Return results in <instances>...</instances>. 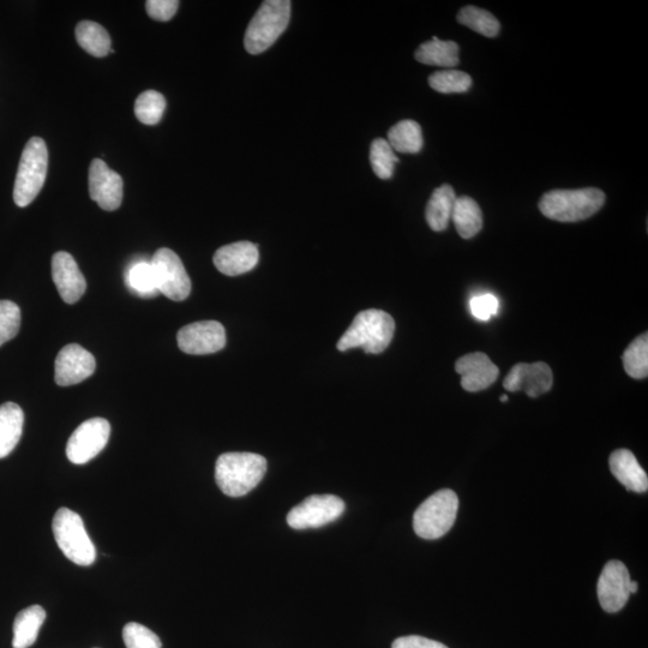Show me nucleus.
<instances>
[{"mask_svg":"<svg viewBox=\"0 0 648 648\" xmlns=\"http://www.w3.org/2000/svg\"><path fill=\"white\" fill-rule=\"evenodd\" d=\"M267 472V460L255 453H226L215 465L220 490L230 497H242L254 490Z\"/></svg>","mask_w":648,"mask_h":648,"instance_id":"f257e3e1","label":"nucleus"},{"mask_svg":"<svg viewBox=\"0 0 648 648\" xmlns=\"http://www.w3.org/2000/svg\"><path fill=\"white\" fill-rule=\"evenodd\" d=\"M395 321L386 311L370 309L359 312L338 341V350L363 348L366 353L380 354L387 350L394 338Z\"/></svg>","mask_w":648,"mask_h":648,"instance_id":"f03ea898","label":"nucleus"},{"mask_svg":"<svg viewBox=\"0 0 648 648\" xmlns=\"http://www.w3.org/2000/svg\"><path fill=\"white\" fill-rule=\"evenodd\" d=\"M605 194L597 188L554 190L539 202L540 212L558 222H578L591 218L605 203Z\"/></svg>","mask_w":648,"mask_h":648,"instance_id":"7ed1b4c3","label":"nucleus"},{"mask_svg":"<svg viewBox=\"0 0 648 648\" xmlns=\"http://www.w3.org/2000/svg\"><path fill=\"white\" fill-rule=\"evenodd\" d=\"M290 20L291 2L288 0L263 2L246 29L245 50L250 54L267 51L285 32Z\"/></svg>","mask_w":648,"mask_h":648,"instance_id":"20e7f679","label":"nucleus"},{"mask_svg":"<svg viewBox=\"0 0 648 648\" xmlns=\"http://www.w3.org/2000/svg\"><path fill=\"white\" fill-rule=\"evenodd\" d=\"M48 168V150L40 137L30 138L24 147L14 186V201L24 208L40 194Z\"/></svg>","mask_w":648,"mask_h":648,"instance_id":"39448f33","label":"nucleus"},{"mask_svg":"<svg viewBox=\"0 0 648 648\" xmlns=\"http://www.w3.org/2000/svg\"><path fill=\"white\" fill-rule=\"evenodd\" d=\"M458 510L459 498L453 490L437 491L426 498L414 513V532L423 539L441 538L453 527Z\"/></svg>","mask_w":648,"mask_h":648,"instance_id":"423d86ee","label":"nucleus"},{"mask_svg":"<svg viewBox=\"0 0 648 648\" xmlns=\"http://www.w3.org/2000/svg\"><path fill=\"white\" fill-rule=\"evenodd\" d=\"M54 538L71 562L90 566L95 562L96 550L80 515L69 508H59L52 522Z\"/></svg>","mask_w":648,"mask_h":648,"instance_id":"0eeeda50","label":"nucleus"},{"mask_svg":"<svg viewBox=\"0 0 648 648\" xmlns=\"http://www.w3.org/2000/svg\"><path fill=\"white\" fill-rule=\"evenodd\" d=\"M150 263L159 293L174 302H183L190 296L191 280L176 252L161 248L155 252Z\"/></svg>","mask_w":648,"mask_h":648,"instance_id":"6e6552de","label":"nucleus"},{"mask_svg":"<svg viewBox=\"0 0 648 648\" xmlns=\"http://www.w3.org/2000/svg\"><path fill=\"white\" fill-rule=\"evenodd\" d=\"M345 512V502L334 495H314L292 508L287 522L294 530L318 528L338 520Z\"/></svg>","mask_w":648,"mask_h":648,"instance_id":"1a4fd4ad","label":"nucleus"},{"mask_svg":"<svg viewBox=\"0 0 648 648\" xmlns=\"http://www.w3.org/2000/svg\"><path fill=\"white\" fill-rule=\"evenodd\" d=\"M111 425L104 418L86 420L74 431L66 446V455L75 465L87 464L106 447Z\"/></svg>","mask_w":648,"mask_h":648,"instance_id":"9d476101","label":"nucleus"},{"mask_svg":"<svg viewBox=\"0 0 648 648\" xmlns=\"http://www.w3.org/2000/svg\"><path fill=\"white\" fill-rule=\"evenodd\" d=\"M177 341L184 353L204 356L219 352L226 346V330L216 321L195 322L179 330Z\"/></svg>","mask_w":648,"mask_h":648,"instance_id":"9b49d317","label":"nucleus"},{"mask_svg":"<svg viewBox=\"0 0 648 648\" xmlns=\"http://www.w3.org/2000/svg\"><path fill=\"white\" fill-rule=\"evenodd\" d=\"M630 574L626 564L610 561L599 576L597 592L600 605L609 614L621 611L630 597Z\"/></svg>","mask_w":648,"mask_h":648,"instance_id":"f8f14e48","label":"nucleus"},{"mask_svg":"<svg viewBox=\"0 0 648 648\" xmlns=\"http://www.w3.org/2000/svg\"><path fill=\"white\" fill-rule=\"evenodd\" d=\"M89 195L99 207L113 212L123 201V179L106 162L95 159L89 168Z\"/></svg>","mask_w":648,"mask_h":648,"instance_id":"ddd939ff","label":"nucleus"},{"mask_svg":"<svg viewBox=\"0 0 648 648\" xmlns=\"http://www.w3.org/2000/svg\"><path fill=\"white\" fill-rule=\"evenodd\" d=\"M95 358L80 345L71 344L60 350L54 365V380L58 386L81 383L95 371Z\"/></svg>","mask_w":648,"mask_h":648,"instance_id":"4468645a","label":"nucleus"},{"mask_svg":"<svg viewBox=\"0 0 648 648\" xmlns=\"http://www.w3.org/2000/svg\"><path fill=\"white\" fill-rule=\"evenodd\" d=\"M554 383V375L548 364L537 362L519 363L504 378L503 387L509 392H525L530 398L548 393Z\"/></svg>","mask_w":648,"mask_h":648,"instance_id":"2eb2a0df","label":"nucleus"},{"mask_svg":"<svg viewBox=\"0 0 648 648\" xmlns=\"http://www.w3.org/2000/svg\"><path fill=\"white\" fill-rule=\"evenodd\" d=\"M52 279L60 298L66 304H75L86 292L87 282L78 268L75 258L68 252L59 251L52 257Z\"/></svg>","mask_w":648,"mask_h":648,"instance_id":"dca6fc26","label":"nucleus"},{"mask_svg":"<svg viewBox=\"0 0 648 648\" xmlns=\"http://www.w3.org/2000/svg\"><path fill=\"white\" fill-rule=\"evenodd\" d=\"M455 371L461 376V386L466 392L476 393L489 388L497 381L500 370L482 352L466 354L455 363Z\"/></svg>","mask_w":648,"mask_h":648,"instance_id":"f3484780","label":"nucleus"},{"mask_svg":"<svg viewBox=\"0 0 648 648\" xmlns=\"http://www.w3.org/2000/svg\"><path fill=\"white\" fill-rule=\"evenodd\" d=\"M260 252L251 242H237L222 246L215 252L213 261L216 269L227 276H237L250 272L257 266Z\"/></svg>","mask_w":648,"mask_h":648,"instance_id":"a211bd4d","label":"nucleus"},{"mask_svg":"<svg viewBox=\"0 0 648 648\" xmlns=\"http://www.w3.org/2000/svg\"><path fill=\"white\" fill-rule=\"evenodd\" d=\"M610 470L614 477L629 491L645 494L648 490V478L635 455L628 449H618L611 454Z\"/></svg>","mask_w":648,"mask_h":648,"instance_id":"6ab92c4d","label":"nucleus"},{"mask_svg":"<svg viewBox=\"0 0 648 648\" xmlns=\"http://www.w3.org/2000/svg\"><path fill=\"white\" fill-rule=\"evenodd\" d=\"M24 413L14 402L0 406V459L6 458L20 442Z\"/></svg>","mask_w":648,"mask_h":648,"instance_id":"aec40b11","label":"nucleus"},{"mask_svg":"<svg viewBox=\"0 0 648 648\" xmlns=\"http://www.w3.org/2000/svg\"><path fill=\"white\" fill-rule=\"evenodd\" d=\"M455 201V191L448 184H443L432 192L425 210V218L432 231L446 230L449 221L452 220Z\"/></svg>","mask_w":648,"mask_h":648,"instance_id":"412c9836","label":"nucleus"},{"mask_svg":"<svg viewBox=\"0 0 648 648\" xmlns=\"http://www.w3.org/2000/svg\"><path fill=\"white\" fill-rule=\"evenodd\" d=\"M459 45L454 41L432 38L418 47L414 57L419 63L453 69L459 64Z\"/></svg>","mask_w":648,"mask_h":648,"instance_id":"4be33fe9","label":"nucleus"},{"mask_svg":"<svg viewBox=\"0 0 648 648\" xmlns=\"http://www.w3.org/2000/svg\"><path fill=\"white\" fill-rule=\"evenodd\" d=\"M46 620V611L40 605L29 606L18 614L14 622V648H29L35 644L42 624Z\"/></svg>","mask_w":648,"mask_h":648,"instance_id":"5701e85b","label":"nucleus"},{"mask_svg":"<svg viewBox=\"0 0 648 648\" xmlns=\"http://www.w3.org/2000/svg\"><path fill=\"white\" fill-rule=\"evenodd\" d=\"M452 220L461 238L471 239L482 231L483 213L478 203L468 196L456 197Z\"/></svg>","mask_w":648,"mask_h":648,"instance_id":"b1692460","label":"nucleus"},{"mask_svg":"<svg viewBox=\"0 0 648 648\" xmlns=\"http://www.w3.org/2000/svg\"><path fill=\"white\" fill-rule=\"evenodd\" d=\"M125 284L136 296L150 299L159 294L154 269L150 261L132 262L125 272Z\"/></svg>","mask_w":648,"mask_h":648,"instance_id":"393cba45","label":"nucleus"},{"mask_svg":"<svg viewBox=\"0 0 648 648\" xmlns=\"http://www.w3.org/2000/svg\"><path fill=\"white\" fill-rule=\"evenodd\" d=\"M387 141L396 152L417 154L423 148V131L414 120H401L389 130Z\"/></svg>","mask_w":648,"mask_h":648,"instance_id":"a878e982","label":"nucleus"},{"mask_svg":"<svg viewBox=\"0 0 648 648\" xmlns=\"http://www.w3.org/2000/svg\"><path fill=\"white\" fill-rule=\"evenodd\" d=\"M76 40L84 51L94 57H105L111 51V38L101 24L92 21H82L77 24Z\"/></svg>","mask_w":648,"mask_h":648,"instance_id":"bb28decb","label":"nucleus"},{"mask_svg":"<svg viewBox=\"0 0 648 648\" xmlns=\"http://www.w3.org/2000/svg\"><path fill=\"white\" fill-rule=\"evenodd\" d=\"M458 21L462 26L471 28L486 38H495L501 29L500 22L491 12L473 5L465 6L459 11Z\"/></svg>","mask_w":648,"mask_h":648,"instance_id":"cd10ccee","label":"nucleus"},{"mask_svg":"<svg viewBox=\"0 0 648 648\" xmlns=\"http://www.w3.org/2000/svg\"><path fill=\"white\" fill-rule=\"evenodd\" d=\"M623 368L630 377L644 380L648 375V335L641 334L623 353Z\"/></svg>","mask_w":648,"mask_h":648,"instance_id":"c85d7f7f","label":"nucleus"},{"mask_svg":"<svg viewBox=\"0 0 648 648\" xmlns=\"http://www.w3.org/2000/svg\"><path fill=\"white\" fill-rule=\"evenodd\" d=\"M430 87L442 94L466 93L472 87V77L464 71L447 69L429 77Z\"/></svg>","mask_w":648,"mask_h":648,"instance_id":"c756f323","label":"nucleus"},{"mask_svg":"<svg viewBox=\"0 0 648 648\" xmlns=\"http://www.w3.org/2000/svg\"><path fill=\"white\" fill-rule=\"evenodd\" d=\"M165 108V96L155 90H147L136 99V118L146 125L158 124L164 116Z\"/></svg>","mask_w":648,"mask_h":648,"instance_id":"7c9ffc66","label":"nucleus"},{"mask_svg":"<svg viewBox=\"0 0 648 648\" xmlns=\"http://www.w3.org/2000/svg\"><path fill=\"white\" fill-rule=\"evenodd\" d=\"M399 158L395 155L394 149L390 147L387 140L376 138L370 148V164L376 176L381 179L393 177L395 165Z\"/></svg>","mask_w":648,"mask_h":648,"instance_id":"2f4dec72","label":"nucleus"},{"mask_svg":"<svg viewBox=\"0 0 648 648\" xmlns=\"http://www.w3.org/2000/svg\"><path fill=\"white\" fill-rule=\"evenodd\" d=\"M20 327V308L10 300H0V346L14 339Z\"/></svg>","mask_w":648,"mask_h":648,"instance_id":"473e14b6","label":"nucleus"},{"mask_svg":"<svg viewBox=\"0 0 648 648\" xmlns=\"http://www.w3.org/2000/svg\"><path fill=\"white\" fill-rule=\"evenodd\" d=\"M126 648H161V640L140 623L130 622L123 629Z\"/></svg>","mask_w":648,"mask_h":648,"instance_id":"72a5a7b5","label":"nucleus"},{"mask_svg":"<svg viewBox=\"0 0 648 648\" xmlns=\"http://www.w3.org/2000/svg\"><path fill=\"white\" fill-rule=\"evenodd\" d=\"M498 310H500V300L494 294H478L470 300L471 314L479 321H490L498 314Z\"/></svg>","mask_w":648,"mask_h":648,"instance_id":"f704fd0d","label":"nucleus"},{"mask_svg":"<svg viewBox=\"0 0 648 648\" xmlns=\"http://www.w3.org/2000/svg\"><path fill=\"white\" fill-rule=\"evenodd\" d=\"M179 8L177 0H148L146 9L149 17L159 22L172 20Z\"/></svg>","mask_w":648,"mask_h":648,"instance_id":"c9c22d12","label":"nucleus"},{"mask_svg":"<svg viewBox=\"0 0 648 648\" xmlns=\"http://www.w3.org/2000/svg\"><path fill=\"white\" fill-rule=\"evenodd\" d=\"M392 648H448L441 642L423 638V636H402L393 642Z\"/></svg>","mask_w":648,"mask_h":648,"instance_id":"e433bc0d","label":"nucleus"},{"mask_svg":"<svg viewBox=\"0 0 648 648\" xmlns=\"http://www.w3.org/2000/svg\"><path fill=\"white\" fill-rule=\"evenodd\" d=\"M638 587H639L638 582H636V581L630 582V587H629L630 594H634V593L638 592Z\"/></svg>","mask_w":648,"mask_h":648,"instance_id":"4c0bfd02","label":"nucleus"},{"mask_svg":"<svg viewBox=\"0 0 648 648\" xmlns=\"http://www.w3.org/2000/svg\"><path fill=\"white\" fill-rule=\"evenodd\" d=\"M507 400H508V396H507V395H503L502 398H501V401H502V402H507Z\"/></svg>","mask_w":648,"mask_h":648,"instance_id":"58836bf2","label":"nucleus"}]
</instances>
